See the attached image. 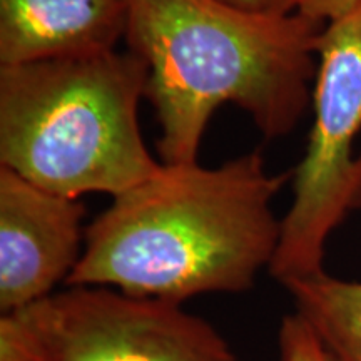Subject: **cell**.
Returning a JSON list of instances; mask_svg holds the SVG:
<instances>
[{
  "instance_id": "obj_7",
  "label": "cell",
  "mask_w": 361,
  "mask_h": 361,
  "mask_svg": "<svg viewBox=\"0 0 361 361\" xmlns=\"http://www.w3.org/2000/svg\"><path fill=\"white\" fill-rule=\"evenodd\" d=\"M128 0H0V66L116 51Z\"/></svg>"
},
{
  "instance_id": "obj_10",
  "label": "cell",
  "mask_w": 361,
  "mask_h": 361,
  "mask_svg": "<svg viewBox=\"0 0 361 361\" xmlns=\"http://www.w3.org/2000/svg\"><path fill=\"white\" fill-rule=\"evenodd\" d=\"M278 345L279 361H340L296 311L283 318Z\"/></svg>"
},
{
  "instance_id": "obj_2",
  "label": "cell",
  "mask_w": 361,
  "mask_h": 361,
  "mask_svg": "<svg viewBox=\"0 0 361 361\" xmlns=\"http://www.w3.org/2000/svg\"><path fill=\"white\" fill-rule=\"evenodd\" d=\"M323 24L301 13L261 17L216 0H128L126 42L147 66L164 164H192L218 107L234 104L264 137L306 112Z\"/></svg>"
},
{
  "instance_id": "obj_12",
  "label": "cell",
  "mask_w": 361,
  "mask_h": 361,
  "mask_svg": "<svg viewBox=\"0 0 361 361\" xmlns=\"http://www.w3.org/2000/svg\"><path fill=\"white\" fill-rule=\"evenodd\" d=\"M234 11L261 17H284L296 12L298 0H216Z\"/></svg>"
},
{
  "instance_id": "obj_4",
  "label": "cell",
  "mask_w": 361,
  "mask_h": 361,
  "mask_svg": "<svg viewBox=\"0 0 361 361\" xmlns=\"http://www.w3.org/2000/svg\"><path fill=\"white\" fill-rule=\"evenodd\" d=\"M308 147L269 273L283 284L322 273L329 236L361 207V6L324 25L311 92Z\"/></svg>"
},
{
  "instance_id": "obj_8",
  "label": "cell",
  "mask_w": 361,
  "mask_h": 361,
  "mask_svg": "<svg viewBox=\"0 0 361 361\" xmlns=\"http://www.w3.org/2000/svg\"><path fill=\"white\" fill-rule=\"evenodd\" d=\"M301 314L340 361H361V283L322 273L284 284Z\"/></svg>"
},
{
  "instance_id": "obj_5",
  "label": "cell",
  "mask_w": 361,
  "mask_h": 361,
  "mask_svg": "<svg viewBox=\"0 0 361 361\" xmlns=\"http://www.w3.org/2000/svg\"><path fill=\"white\" fill-rule=\"evenodd\" d=\"M29 308L42 361H238L213 324L169 301L72 286Z\"/></svg>"
},
{
  "instance_id": "obj_6",
  "label": "cell",
  "mask_w": 361,
  "mask_h": 361,
  "mask_svg": "<svg viewBox=\"0 0 361 361\" xmlns=\"http://www.w3.org/2000/svg\"><path fill=\"white\" fill-rule=\"evenodd\" d=\"M85 207L0 168V311L54 295L80 259Z\"/></svg>"
},
{
  "instance_id": "obj_1",
  "label": "cell",
  "mask_w": 361,
  "mask_h": 361,
  "mask_svg": "<svg viewBox=\"0 0 361 361\" xmlns=\"http://www.w3.org/2000/svg\"><path fill=\"white\" fill-rule=\"evenodd\" d=\"M290 178L269 174L259 151L218 168L162 162L89 224L66 284L176 305L250 290L278 250L271 201Z\"/></svg>"
},
{
  "instance_id": "obj_9",
  "label": "cell",
  "mask_w": 361,
  "mask_h": 361,
  "mask_svg": "<svg viewBox=\"0 0 361 361\" xmlns=\"http://www.w3.org/2000/svg\"><path fill=\"white\" fill-rule=\"evenodd\" d=\"M0 361H42V341L29 306L0 316Z\"/></svg>"
},
{
  "instance_id": "obj_3",
  "label": "cell",
  "mask_w": 361,
  "mask_h": 361,
  "mask_svg": "<svg viewBox=\"0 0 361 361\" xmlns=\"http://www.w3.org/2000/svg\"><path fill=\"white\" fill-rule=\"evenodd\" d=\"M146 89L130 51L0 66V168L71 200L129 191L162 166L139 126Z\"/></svg>"
},
{
  "instance_id": "obj_11",
  "label": "cell",
  "mask_w": 361,
  "mask_h": 361,
  "mask_svg": "<svg viewBox=\"0 0 361 361\" xmlns=\"http://www.w3.org/2000/svg\"><path fill=\"white\" fill-rule=\"evenodd\" d=\"M358 6H361V0H298L296 12L306 19L326 25Z\"/></svg>"
}]
</instances>
